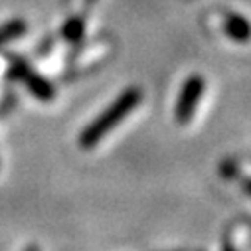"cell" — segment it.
I'll return each instance as SVG.
<instances>
[{
	"label": "cell",
	"mask_w": 251,
	"mask_h": 251,
	"mask_svg": "<svg viewBox=\"0 0 251 251\" xmlns=\"http://www.w3.org/2000/svg\"><path fill=\"white\" fill-rule=\"evenodd\" d=\"M204 89H206V81L202 75H196V74L182 83V89H180V95L174 107V117L180 125H188L192 121L198 101L204 95Z\"/></svg>",
	"instance_id": "3"
},
{
	"label": "cell",
	"mask_w": 251,
	"mask_h": 251,
	"mask_svg": "<svg viewBox=\"0 0 251 251\" xmlns=\"http://www.w3.org/2000/svg\"><path fill=\"white\" fill-rule=\"evenodd\" d=\"M224 30H226V34H227L233 42H237V44H247V42L251 40V22H249L245 16L237 14V12L226 14Z\"/></svg>",
	"instance_id": "4"
},
{
	"label": "cell",
	"mask_w": 251,
	"mask_h": 251,
	"mask_svg": "<svg viewBox=\"0 0 251 251\" xmlns=\"http://www.w3.org/2000/svg\"><path fill=\"white\" fill-rule=\"evenodd\" d=\"M26 32V22L24 20H8L0 26V48H4L6 44H10L12 40L20 38Z\"/></svg>",
	"instance_id": "5"
},
{
	"label": "cell",
	"mask_w": 251,
	"mask_h": 251,
	"mask_svg": "<svg viewBox=\"0 0 251 251\" xmlns=\"http://www.w3.org/2000/svg\"><path fill=\"white\" fill-rule=\"evenodd\" d=\"M26 251H38V247H34V245H32V247H28Z\"/></svg>",
	"instance_id": "9"
},
{
	"label": "cell",
	"mask_w": 251,
	"mask_h": 251,
	"mask_svg": "<svg viewBox=\"0 0 251 251\" xmlns=\"http://www.w3.org/2000/svg\"><path fill=\"white\" fill-rule=\"evenodd\" d=\"M8 75H10L12 79H16V81H22V83L30 89V93H32L34 97H38L40 101H51V99L55 97V87H53L46 77H42L40 74H36V72L26 64V61L20 59V57H12Z\"/></svg>",
	"instance_id": "2"
},
{
	"label": "cell",
	"mask_w": 251,
	"mask_h": 251,
	"mask_svg": "<svg viewBox=\"0 0 251 251\" xmlns=\"http://www.w3.org/2000/svg\"><path fill=\"white\" fill-rule=\"evenodd\" d=\"M143 99V91L139 87H129L125 89L95 121H91L87 127L83 129L81 137H79V145L83 149H93L99 141H103L119 123L125 121L129 113H133V109L141 103Z\"/></svg>",
	"instance_id": "1"
},
{
	"label": "cell",
	"mask_w": 251,
	"mask_h": 251,
	"mask_svg": "<svg viewBox=\"0 0 251 251\" xmlns=\"http://www.w3.org/2000/svg\"><path fill=\"white\" fill-rule=\"evenodd\" d=\"M243 190H245V192H247V194H249V196H251V178H249V180H245V182H243Z\"/></svg>",
	"instance_id": "7"
},
{
	"label": "cell",
	"mask_w": 251,
	"mask_h": 251,
	"mask_svg": "<svg viewBox=\"0 0 251 251\" xmlns=\"http://www.w3.org/2000/svg\"><path fill=\"white\" fill-rule=\"evenodd\" d=\"M61 34H64V38H66L68 42H72V44L79 42V40L83 38V34H85V24H83V20L77 18V16L70 18V20L66 22L64 30H61Z\"/></svg>",
	"instance_id": "6"
},
{
	"label": "cell",
	"mask_w": 251,
	"mask_h": 251,
	"mask_svg": "<svg viewBox=\"0 0 251 251\" xmlns=\"http://www.w3.org/2000/svg\"><path fill=\"white\" fill-rule=\"evenodd\" d=\"M224 251H239V249H237V247H233L231 243H227V245L224 247Z\"/></svg>",
	"instance_id": "8"
}]
</instances>
